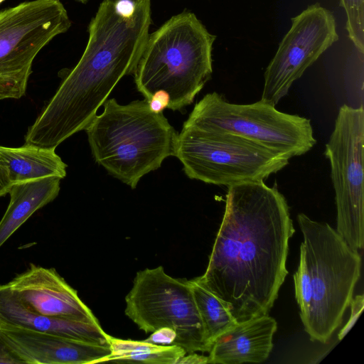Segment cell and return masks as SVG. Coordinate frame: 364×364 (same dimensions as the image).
<instances>
[{"label": "cell", "instance_id": "obj_15", "mask_svg": "<svg viewBox=\"0 0 364 364\" xmlns=\"http://www.w3.org/2000/svg\"><path fill=\"white\" fill-rule=\"evenodd\" d=\"M277 328V321L267 314L237 323L214 341L208 363L264 362L272 350Z\"/></svg>", "mask_w": 364, "mask_h": 364}, {"label": "cell", "instance_id": "obj_7", "mask_svg": "<svg viewBox=\"0 0 364 364\" xmlns=\"http://www.w3.org/2000/svg\"><path fill=\"white\" fill-rule=\"evenodd\" d=\"M183 124L240 136L289 159L304 154L316 143L309 119L280 112L261 100L230 103L215 92L198 102Z\"/></svg>", "mask_w": 364, "mask_h": 364}, {"label": "cell", "instance_id": "obj_17", "mask_svg": "<svg viewBox=\"0 0 364 364\" xmlns=\"http://www.w3.org/2000/svg\"><path fill=\"white\" fill-rule=\"evenodd\" d=\"M55 150L26 144L17 148L0 146V161L11 186L48 177L63 178L67 165Z\"/></svg>", "mask_w": 364, "mask_h": 364}, {"label": "cell", "instance_id": "obj_16", "mask_svg": "<svg viewBox=\"0 0 364 364\" xmlns=\"http://www.w3.org/2000/svg\"><path fill=\"white\" fill-rule=\"evenodd\" d=\"M60 180L48 177L11 186L9 204L0 220V247L36 210L58 196Z\"/></svg>", "mask_w": 364, "mask_h": 364}, {"label": "cell", "instance_id": "obj_22", "mask_svg": "<svg viewBox=\"0 0 364 364\" xmlns=\"http://www.w3.org/2000/svg\"><path fill=\"white\" fill-rule=\"evenodd\" d=\"M150 110L154 113H162L166 108H168L170 97L168 94L163 90L154 92L147 101Z\"/></svg>", "mask_w": 364, "mask_h": 364}, {"label": "cell", "instance_id": "obj_11", "mask_svg": "<svg viewBox=\"0 0 364 364\" xmlns=\"http://www.w3.org/2000/svg\"><path fill=\"white\" fill-rule=\"evenodd\" d=\"M338 39L333 14L319 4L309 6L292 18L290 29L266 68L260 100L275 106L294 82Z\"/></svg>", "mask_w": 364, "mask_h": 364}, {"label": "cell", "instance_id": "obj_1", "mask_svg": "<svg viewBox=\"0 0 364 364\" xmlns=\"http://www.w3.org/2000/svg\"><path fill=\"white\" fill-rule=\"evenodd\" d=\"M295 232L285 197L264 181L228 186L224 216L204 274L237 323L269 313L288 274Z\"/></svg>", "mask_w": 364, "mask_h": 364}, {"label": "cell", "instance_id": "obj_13", "mask_svg": "<svg viewBox=\"0 0 364 364\" xmlns=\"http://www.w3.org/2000/svg\"><path fill=\"white\" fill-rule=\"evenodd\" d=\"M0 338L19 363L94 364L111 352L109 346L18 327L0 328Z\"/></svg>", "mask_w": 364, "mask_h": 364}, {"label": "cell", "instance_id": "obj_6", "mask_svg": "<svg viewBox=\"0 0 364 364\" xmlns=\"http://www.w3.org/2000/svg\"><path fill=\"white\" fill-rule=\"evenodd\" d=\"M175 156L186 175L217 186L264 181L289 164V159L240 136L183 124Z\"/></svg>", "mask_w": 364, "mask_h": 364}, {"label": "cell", "instance_id": "obj_24", "mask_svg": "<svg viewBox=\"0 0 364 364\" xmlns=\"http://www.w3.org/2000/svg\"><path fill=\"white\" fill-rule=\"evenodd\" d=\"M11 187L7 171L0 161V197L9 193Z\"/></svg>", "mask_w": 364, "mask_h": 364}, {"label": "cell", "instance_id": "obj_21", "mask_svg": "<svg viewBox=\"0 0 364 364\" xmlns=\"http://www.w3.org/2000/svg\"><path fill=\"white\" fill-rule=\"evenodd\" d=\"M351 311L350 316L348 321L345 326L339 332L338 337L339 340L343 339L346 334L350 330L354 325L356 319L360 315L364 306V296L363 294L357 295L354 299H352L350 304Z\"/></svg>", "mask_w": 364, "mask_h": 364}, {"label": "cell", "instance_id": "obj_9", "mask_svg": "<svg viewBox=\"0 0 364 364\" xmlns=\"http://www.w3.org/2000/svg\"><path fill=\"white\" fill-rule=\"evenodd\" d=\"M71 21L60 0H32L0 11V100L20 99L32 64Z\"/></svg>", "mask_w": 364, "mask_h": 364}, {"label": "cell", "instance_id": "obj_27", "mask_svg": "<svg viewBox=\"0 0 364 364\" xmlns=\"http://www.w3.org/2000/svg\"><path fill=\"white\" fill-rule=\"evenodd\" d=\"M77 1H80L81 3H83V4H85V3L87 2L88 0H77Z\"/></svg>", "mask_w": 364, "mask_h": 364}, {"label": "cell", "instance_id": "obj_23", "mask_svg": "<svg viewBox=\"0 0 364 364\" xmlns=\"http://www.w3.org/2000/svg\"><path fill=\"white\" fill-rule=\"evenodd\" d=\"M176 337V334L173 330L168 328H162L152 332L151 336L145 341L156 344L173 345Z\"/></svg>", "mask_w": 364, "mask_h": 364}, {"label": "cell", "instance_id": "obj_28", "mask_svg": "<svg viewBox=\"0 0 364 364\" xmlns=\"http://www.w3.org/2000/svg\"><path fill=\"white\" fill-rule=\"evenodd\" d=\"M4 1V0H0V4H1V2H3Z\"/></svg>", "mask_w": 364, "mask_h": 364}, {"label": "cell", "instance_id": "obj_3", "mask_svg": "<svg viewBox=\"0 0 364 364\" xmlns=\"http://www.w3.org/2000/svg\"><path fill=\"white\" fill-rule=\"evenodd\" d=\"M297 220L304 240L294 274L295 297L310 339L325 343L350 306L360 276L361 257L328 223L304 213Z\"/></svg>", "mask_w": 364, "mask_h": 364}, {"label": "cell", "instance_id": "obj_12", "mask_svg": "<svg viewBox=\"0 0 364 364\" xmlns=\"http://www.w3.org/2000/svg\"><path fill=\"white\" fill-rule=\"evenodd\" d=\"M8 286L31 311L41 315L98 321L77 292L53 268L31 264Z\"/></svg>", "mask_w": 364, "mask_h": 364}, {"label": "cell", "instance_id": "obj_26", "mask_svg": "<svg viewBox=\"0 0 364 364\" xmlns=\"http://www.w3.org/2000/svg\"><path fill=\"white\" fill-rule=\"evenodd\" d=\"M208 356L200 355L196 353H188L181 358L178 363H208Z\"/></svg>", "mask_w": 364, "mask_h": 364}, {"label": "cell", "instance_id": "obj_19", "mask_svg": "<svg viewBox=\"0 0 364 364\" xmlns=\"http://www.w3.org/2000/svg\"><path fill=\"white\" fill-rule=\"evenodd\" d=\"M188 283L203 325L206 340L212 347L221 334L237 323L222 301L203 284L199 277L188 280Z\"/></svg>", "mask_w": 364, "mask_h": 364}, {"label": "cell", "instance_id": "obj_14", "mask_svg": "<svg viewBox=\"0 0 364 364\" xmlns=\"http://www.w3.org/2000/svg\"><path fill=\"white\" fill-rule=\"evenodd\" d=\"M18 327L109 346L108 334L98 321L58 318L31 311L12 292L0 284V328Z\"/></svg>", "mask_w": 364, "mask_h": 364}, {"label": "cell", "instance_id": "obj_20", "mask_svg": "<svg viewBox=\"0 0 364 364\" xmlns=\"http://www.w3.org/2000/svg\"><path fill=\"white\" fill-rule=\"evenodd\" d=\"M347 21L346 30L355 48L364 51V0H341Z\"/></svg>", "mask_w": 364, "mask_h": 364}, {"label": "cell", "instance_id": "obj_4", "mask_svg": "<svg viewBox=\"0 0 364 364\" xmlns=\"http://www.w3.org/2000/svg\"><path fill=\"white\" fill-rule=\"evenodd\" d=\"M85 131L96 163L132 188L175 156L177 132L163 112L150 110L145 99L126 105L107 100Z\"/></svg>", "mask_w": 364, "mask_h": 364}, {"label": "cell", "instance_id": "obj_2", "mask_svg": "<svg viewBox=\"0 0 364 364\" xmlns=\"http://www.w3.org/2000/svg\"><path fill=\"white\" fill-rule=\"evenodd\" d=\"M151 24V0H103L80 60L28 128L25 143L55 149L85 130L119 81L133 74Z\"/></svg>", "mask_w": 364, "mask_h": 364}, {"label": "cell", "instance_id": "obj_5", "mask_svg": "<svg viewBox=\"0 0 364 364\" xmlns=\"http://www.w3.org/2000/svg\"><path fill=\"white\" fill-rule=\"evenodd\" d=\"M215 38L191 11L171 17L148 37L133 73L138 91L147 101L166 92L173 111L191 105L211 77Z\"/></svg>", "mask_w": 364, "mask_h": 364}, {"label": "cell", "instance_id": "obj_25", "mask_svg": "<svg viewBox=\"0 0 364 364\" xmlns=\"http://www.w3.org/2000/svg\"><path fill=\"white\" fill-rule=\"evenodd\" d=\"M0 363H19L0 338Z\"/></svg>", "mask_w": 364, "mask_h": 364}, {"label": "cell", "instance_id": "obj_18", "mask_svg": "<svg viewBox=\"0 0 364 364\" xmlns=\"http://www.w3.org/2000/svg\"><path fill=\"white\" fill-rule=\"evenodd\" d=\"M110 353L100 363L107 361L137 362L149 364H176L186 355L176 345H161L146 341H134L107 336Z\"/></svg>", "mask_w": 364, "mask_h": 364}, {"label": "cell", "instance_id": "obj_10", "mask_svg": "<svg viewBox=\"0 0 364 364\" xmlns=\"http://www.w3.org/2000/svg\"><path fill=\"white\" fill-rule=\"evenodd\" d=\"M363 145V107L343 105L324 154L335 191L336 232L356 252L364 245Z\"/></svg>", "mask_w": 364, "mask_h": 364}, {"label": "cell", "instance_id": "obj_8", "mask_svg": "<svg viewBox=\"0 0 364 364\" xmlns=\"http://www.w3.org/2000/svg\"><path fill=\"white\" fill-rule=\"evenodd\" d=\"M125 302L126 316L145 333L168 328L176 334L173 345L186 354L210 350L188 280L168 275L162 266L146 268L136 273Z\"/></svg>", "mask_w": 364, "mask_h": 364}]
</instances>
